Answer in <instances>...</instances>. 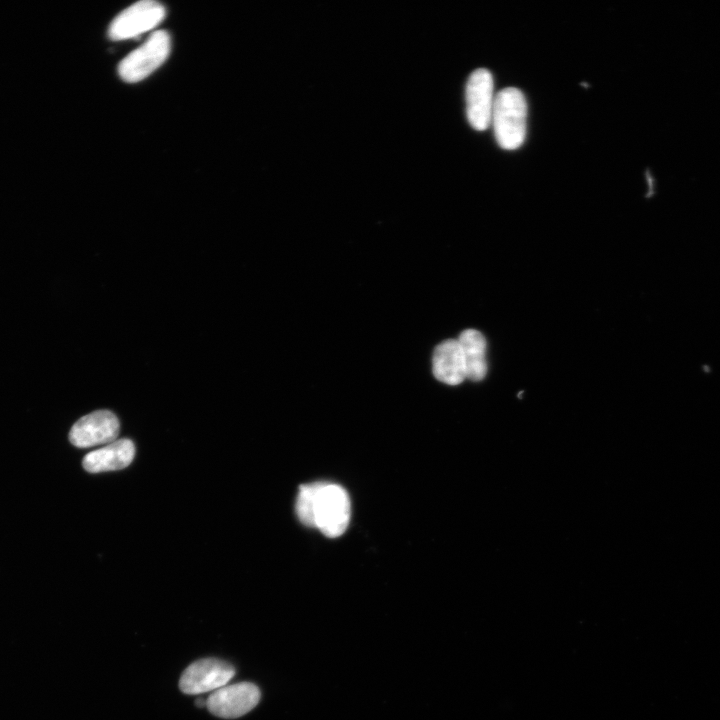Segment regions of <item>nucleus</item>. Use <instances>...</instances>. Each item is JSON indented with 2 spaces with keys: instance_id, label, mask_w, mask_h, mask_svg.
<instances>
[{
  "instance_id": "10",
  "label": "nucleus",
  "mask_w": 720,
  "mask_h": 720,
  "mask_svg": "<svg viewBox=\"0 0 720 720\" xmlns=\"http://www.w3.org/2000/svg\"><path fill=\"white\" fill-rule=\"evenodd\" d=\"M134 455V443L124 438L88 453L82 465L90 473L120 470L132 462Z\"/></svg>"
},
{
  "instance_id": "7",
  "label": "nucleus",
  "mask_w": 720,
  "mask_h": 720,
  "mask_svg": "<svg viewBox=\"0 0 720 720\" xmlns=\"http://www.w3.org/2000/svg\"><path fill=\"white\" fill-rule=\"evenodd\" d=\"M466 114L475 130L483 131L491 123L495 96L493 95V77L489 70H474L466 84Z\"/></svg>"
},
{
  "instance_id": "6",
  "label": "nucleus",
  "mask_w": 720,
  "mask_h": 720,
  "mask_svg": "<svg viewBox=\"0 0 720 720\" xmlns=\"http://www.w3.org/2000/svg\"><path fill=\"white\" fill-rule=\"evenodd\" d=\"M259 688L250 682H240L215 690L206 700L209 712L217 717L233 719L251 711L260 700Z\"/></svg>"
},
{
  "instance_id": "11",
  "label": "nucleus",
  "mask_w": 720,
  "mask_h": 720,
  "mask_svg": "<svg viewBox=\"0 0 720 720\" xmlns=\"http://www.w3.org/2000/svg\"><path fill=\"white\" fill-rule=\"evenodd\" d=\"M463 355L466 379L481 381L487 374V342L484 335L476 329H466L457 338Z\"/></svg>"
},
{
  "instance_id": "2",
  "label": "nucleus",
  "mask_w": 720,
  "mask_h": 720,
  "mask_svg": "<svg viewBox=\"0 0 720 720\" xmlns=\"http://www.w3.org/2000/svg\"><path fill=\"white\" fill-rule=\"evenodd\" d=\"M491 122L498 145L515 150L524 142L527 126V103L515 87L500 90L494 99Z\"/></svg>"
},
{
  "instance_id": "13",
  "label": "nucleus",
  "mask_w": 720,
  "mask_h": 720,
  "mask_svg": "<svg viewBox=\"0 0 720 720\" xmlns=\"http://www.w3.org/2000/svg\"><path fill=\"white\" fill-rule=\"evenodd\" d=\"M195 703H196V706H198V707L206 706V701L203 700L202 698L196 699Z\"/></svg>"
},
{
  "instance_id": "4",
  "label": "nucleus",
  "mask_w": 720,
  "mask_h": 720,
  "mask_svg": "<svg viewBox=\"0 0 720 720\" xmlns=\"http://www.w3.org/2000/svg\"><path fill=\"white\" fill-rule=\"evenodd\" d=\"M166 15L159 2L142 0L124 9L111 22L108 36L112 40H125L154 29Z\"/></svg>"
},
{
  "instance_id": "5",
  "label": "nucleus",
  "mask_w": 720,
  "mask_h": 720,
  "mask_svg": "<svg viewBox=\"0 0 720 720\" xmlns=\"http://www.w3.org/2000/svg\"><path fill=\"white\" fill-rule=\"evenodd\" d=\"M234 675V667L226 661L216 658L200 659L183 671L179 688L185 694L197 695L225 686Z\"/></svg>"
},
{
  "instance_id": "8",
  "label": "nucleus",
  "mask_w": 720,
  "mask_h": 720,
  "mask_svg": "<svg viewBox=\"0 0 720 720\" xmlns=\"http://www.w3.org/2000/svg\"><path fill=\"white\" fill-rule=\"evenodd\" d=\"M120 424L114 413L98 410L81 417L71 428L70 442L79 448L111 443L119 434Z\"/></svg>"
},
{
  "instance_id": "1",
  "label": "nucleus",
  "mask_w": 720,
  "mask_h": 720,
  "mask_svg": "<svg viewBox=\"0 0 720 720\" xmlns=\"http://www.w3.org/2000/svg\"><path fill=\"white\" fill-rule=\"evenodd\" d=\"M312 527L327 537H338L348 527L351 514L349 496L340 485L310 483Z\"/></svg>"
},
{
  "instance_id": "3",
  "label": "nucleus",
  "mask_w": 720,
  "mask_h": 720,
  "mask_svg": "<svg viewBox=\"0 0 720 720\" xmlns=\"http://www.w3.org/2000/svg\"><path fill=\"white\" fill-rule=\"evenodd\" d=\"M171 50L170 35L165 30L154 32L145 43L129 53L118 65L119 76L126 82H139L168 58Z\"/></svg>"
},
{
  "instance_id": "12",
  "label": "nucleus",
  "mask_w": 720,
  "mask_h": 720,
  "mask_svg": "<svg viewBox=\"0 0 720 720\" xmlns=\"http://www.w3.org/2000/svg\"><path fill=\"white\" fill-rule=\"evenodd\" d=\"M646 178H647L648 184H649V194H648V196H650V195L652 194V178H651V175H650L649 173H647Z\"/></svg>"
},
{
  "instance_id": "9",
  "label": "nucleus",
  "mask_w": 720,
  "mask_h": 720,
  "mask_svg": "<svg viewBox=\"0 0 720 720\" xmlns=\"http://www.w3.org/2000/svg\"><path fill=\"white\" fill-rule=\"evenodd\" d=\"M432 371L434 377L448 385H458L466 379V368L457 339L439 343L433 352Z\"/></svg>"
}]
</instances>
